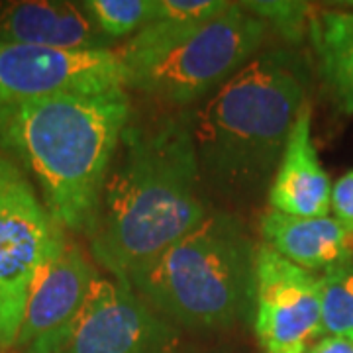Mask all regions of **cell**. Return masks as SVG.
I'll list each match as a JSON object with an SVG mask.
<instances>
[{"mask_svg":"<svg viewBox=\"0 0 353 353\" xmlns=\"http://www.w3.org/2000/svg\"><path fill=\"white\" fill-rule=\"evenodd\" d=\"M238 4L289 43L303 41L304 32H308V18L314 10L312 4L296 0H250Z\"/></svg>","mask_w":353,"mask_h":353,"instance_id":"17","label":"cell"},{"mask_svg":"<svg viewBox=\"0 0 353 353\" xmlns=\"http://www.w3.org/2000/svg\"><path fill=\"white\" fill-rule=\"evenodd\" d=\"M83 6L110 41L136 36L153 18V0H85Z\"/></svg>","mask_w":353,"mask_h":353,"instance_id":"16","label":"cell"},{"mask_svg":"<svg viewBox=\"0 0 353 353\" xmlns=\"http://www.w3.org/2000/svg\"><path fill=\"white\" fill-rule=\"evenodd\" d=\"M189 108L136 116L124 128L88 232L90 252L118 283H132L208 212Z\"/></svg>","mask_w":353,"mask_h":353,"instance_id":"1","label":"cell"},{"mask_svg":"<svg viewBox=\"0 0 353 353\" xmlns=\"http://www.w3.org/2000/svg\"><path fill=\"white\" fill-rule=\"evenodd\" d=\"M332 212L341 226L353 232V169L332 187Z\"/></svg>","mask_w":353,"mask_h":353,"instance_id":"19","label":"cell"},{"mask_svg":"<svg viewBox=\"0 0 353 353\" xmlns=\"http://www.w3.org/2000/svg\"><path fill=\"white\" fill-rule=\"evenodd\" d=\"M132 114L124 87L0 106V152L34 176L57 226L88 236Z\"/></svg>","mask_w":353,"mask_h":353,"instance_id":"2","label":"cell"},{"mask_svg":"<svg viewBox=\"0 0 353 353\" xmlns=\"http://www.w3.org/2000/svg\"><path fill=\"white\" fill-rule=\"evenodd\" d=\"M306 353H353V340L341 336H324Z\"/></svg>","mask_w":353,"mask_h":353,"instance_id":"20","label":"cell"},{"mask_svg":"<svg viewBox=\"0 0 353 353\" xmlns=\"http://www.w3.org/2000/svg\"><path fill=\"white\" fill-rule=\"evenodd\" d=\"M267 30L238 2L202 24L152 22L118 50L126 88L189 108L252 61Z\"/></svg>","mask_w":353,"mask_h":353,"instance_id":"5","label":"cell"},{"mask_svg":"<svg viewBox=\"0 0 353 353\" xmlns=\"http://www.w3.org/2000/svg\"><path fill=\"white\" fill-rule=\"evenodd\" d=\"M271 210L299 218H322L332 210V183L312 139V106L306 102L267 190Z\"/></svg>","mask_w":353,"mask_h":353,"instance_id":"12","label":"cell"},{"mask_svg":"<svg viewBox=\"0 0 353 353\" xmlns=\"http://www.w3.org/2000/svg\"><path fill=\"white\" fill-rule=\"evenodd\" d=\"M232 4L228 0H153L152 22L202 24L226 12Z\"/></svg>","mask_w":353,"mask_h":353,"instance_id":"18","label":"cell"},{"mask_svg":"<svg viewBox=\"0 0 353 353\" xmlns=\"http://www.w3.org/2000/svg\"><path fill=\"white\" fill-rule=\"evenodd\" d=\"M65 241L30 179L0 152V352L16 345L32 283Z\"/></svg>","mask_w":353,"mask_h":353,"instance_id":"6","label":"cell"},{"mask_svg":"<svg viewBox=\"0 0 353 353\" xmlns=\"http://www.w3.org/2000/svg\"><path fill=\"white\" fill-rule=\"evenodd\" d=\"M0 41L55 50H110L83 2L10 0L0 2Z\"/></svg>","mask_w":353,"mask_h":353,"instance_id":"11","label":"cell"},{"mask_svg":"<svg viewBox=\"0 0 353 353\" xmlns=\"http://www.w3.org/2000/svg\"><path fill=\"white\" fill-rule=\"evenodd\" d=\"M97 277L77 245L69 241L59 245L32 283L16 347L26 353H59Z\"/></svg>","mask_w":353,"mask_h":353,"instance_id":"10","label":"cell"},{"mask_svg":"<svg viewBox=\"0 0 353 353\" xmlns=\"http://www.w3.org/2000/svg\"><path fill=\"white\" fill-rule=\"evenodd\" d=\"M263 243L306 271H328L353 257V232L334 216L299 218L267 210L261 220Z\"/></svg>","mask_w":353,"mask_h":353,"instance_id":"13","label":"cell"},{"mask_svg":"<svg viewBox=\"0 0 353 353\" xmlns=\"http://www.w3.org/2000/svg\"><path fill=\"white\" fill-rule=\"evenodd\" d=\"M322 338L353 340V257L322 273Z\"/></svg>","mask_w":353,"mask_h":353,"instance_id":"15","label":"cell"},{"mask_svg":"<svg viewBox=\"0 0 353 353\" xmlns=\"http://www.w3.org/2000/svg\"><path fill=\"white\" fill-rule=\"evenodd\" d=\"M179 330L132 287L97 277L59 353H176Z\"/></svg>","mask_w":353,"mask_h":353,"instance_id":"9","label":"cell"},{"mask_svg":"<svg viewBox=\"0 0 353 353\" xmlns=\"http://www.w3.org/2000/svg\"><path fill=\"white\" fill-rule=\"evenodd\" d=\"M334 6H345L347 10H353V0H347V2H338V4H334Z\"/></svg>","mask_w":353,"mask_h":353,"instance_id":"21","label":"cell"},{"mask_svg":"<svg viewBox=\"0 0 353 353\" xmlns=\"http://www.w3.org/2000/svg\"><path fill=\"white\" fill-rule=\"evenodd\" d=\"M306 102L299 61L287 50H267L189 106L202 185L230 202L257 201Z\"/></svg>","mask_w":353,"mask_h":353,"instance_id":"3","label":"cell"},{"mask_svg":"<svg viewBox=\"0 0 353 353\" xmlns=\"http://www.w3.org/2000/svg\"><path fill=\"white\" fill-rule=\"evenodd\" d=\"M253 330L263 353H306L322 338L320 277L265 243L255 263Z\"/></svg>","mask_w":353,"mask_h":353,"instance_id":"7","label":"cell"},{"mask_svg":"<svg viewBox=\"0 0 353 353\" xmlns=\"http://www.w3.org/2000/svg\"><path fill=\"white\" fill-rule=\"evenodd\" d=\"M126 88L116 50H55L0 41V106L63 92Z\"/></svg>","mask_w":353,"mask_h":353,"instance_id":"8","label":"cell"},{"mask_svg":"<svg viewBox=\"0 0 353 353\" xmlns=\"http://www.w3.org/2000/svg\"><path fill=\"white\" fill-rule=\"evenodd\" d=\"M308 38L324 85L341 110L353 114V10L314 8Z\"/></svg>","mask_w":353,"mask_h":353,"instance_id":"14","label":"cell"},{"mask_svg":"<svg viewBox=\"0 0 353 353\" xmlns=\"http://www.w3.org/2000/svg\"><path fill=\"white\" fill-rule=\"evenodd\" d=\"M257 250L236 216L210 212L167 248L132 289L175 326L232 328L253 310Z\"/></svg>","mask_w":353,"mask_h":353,"instance_id":"4","label":"cell"}]
</instances>
